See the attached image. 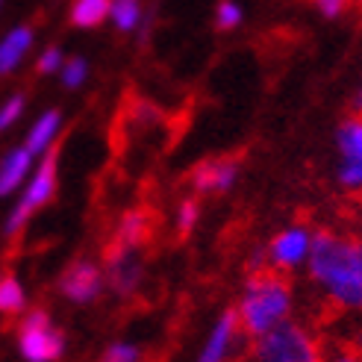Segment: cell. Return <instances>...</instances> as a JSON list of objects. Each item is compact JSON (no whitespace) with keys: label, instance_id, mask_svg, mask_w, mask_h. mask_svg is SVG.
I'll use <instances>...</instances> for the list:
<instances>
[{"label":"cell","instance_id":"6da1fadb","mask_svg":"<svg viewBox=\"0 0 362 362\" xmlns=\"http://www.w3.org/2000/svg\"><path fill=\"white\" fill-rule=\"evenodd\" d=\"M306 274L341 313H362V236L315 230Z\"/></svg>","mask_w":362,"mask_h":362},{"label":"cell","instance_id":"7a4b0ae2","mask_svg":"<svg viewBox=\"0 0 362 362\" xmlns=\"http://www.w3.org/2000/svg\"><path fill=\"white\" fill-rule=\"evenodd\" d=\"M239 315L242 333L247 339H259L268 330H274L277 324L288 321L295 313V288L292 280L280 271H250V277L242 286L239 303L233 306Z\"/></svg>","mask_w":362,"mask_h":362},{"label":"cell","instance_id":"3957f363","mask_svg":"<svg viewBox=\"0 0 362 362\" xmlns=\"http://www.w3.org/2000/svg\"><path fill=\"white\" fill-rule=\"evenodd\" d=\"M253 362H324V348L306 324L288 318L259 339H250Z\"/></svg>","mask_w":362,"mask_h":362},{"label":"cell","instance_id":"277c9868","mask_svg":"<svg viewBox=\"0 0 362 362\" xmlns=\"http://www.w3.org/2000/svg\"><path fill=\"white\" fill-rule=\"evenodd\" d=\"M336 148V183L341 192H362V115L351 112L339 121L333 133Z\"/></svg>","mask_w":362,"mask_h":362},{"label":"cell","instance_id":"5b68a950","mask_svg":"<svg viewBox=\"0 0 362 362\" xmlns=\"http://www.w3.org/2000/svg\"><path fill=\"white\" fill-rule=\"evenodd\" d=\"M18 351L27 362H59L65 354V336L50 321L47 310H30L18 327Z\"/></svg>","mask_w":362,"mask_h":362},{"label":"cell","instance_id":"8992f818","mask_svg":"<svg viewBox=\"0 0 362 362\" xmlns=\"http://www.w3.org/2000/svg\"><path fill=\"white\" fill-rule=\"evenodd\" d=\"M53 194H57V151H47V156L42 159V165L35 168L30 186L24 192V197L15 204V209L9 212V218L4 224V233L6 236H15V233H21L24 224L33 218L35 212L42 206H47L53 201Z\"/></svg>","mask_w":362,"mask_h":362},{"label":"cell","instance_id":"52a82bcc","mask_svg":"<svg viewBox=\"0 0 362 362\" xmlns=\"http://www.w3.org/2000/svg\"><path fill=\"white\" fill-rule=\"evenodd\" d=\"M313 242H315V230L306 224H288L280 233L271 236V242L265 245V262L271 271H280V274H292L300 271L310 262L313 253Z\"/></svg>","mask_w":362,"mask_h":362},{"label":"cell","instance_id":"ba28073f","mask_svg":"<svg viewBox=\"0 0 362 362\" xmlns=\"http://www.w3.org/2000/svg\"><path fill=\"white\" fill-rule=\"evenodd\" d=\"M242 339H247V336L242 333L236 310H224L218 318H215L204 348L197 354V362H233L236 351L242 348Z\"/></svg>","mask_w":362,"mask_h":362},{"label":"cell","instance_id":"9c48e42d","mask_svg":"<svg viewBox=\"0 0 362 362\" xmlns=\"http://www.w3.org/2000/svg\"><path fill=\"white\" fill-rule=\"evenodd\" d=\"M106 283L118 298H130L139 292L144 265L139 257V247H110L106 253Z\"/></svg>","mask_w":362,"mask_h":362},{"label":"cell","instance_id":"30bf717a","mask_svg":"<svg viewBox=\"0 0 362 362\" xmlns=\"http://www.w3.org/2000/svg\"><path fill=\"white\" fill-rule=\"evenodd\" d=\"M103 286H106L103 271L95 262H88V259L71 262L62 271V277H59V292L71 303H92V300H98L100 292H103Z\"/></svg>","mask_w":362,"mask_h":362},{"label":"cell","instance_id":"8fae6325","mask_svg":"<svg viewBox=\"0 0 362 362\" xmlns=\"http://www.w3.org/2000/svg\"><path fill=\"white\" fill-rule=\"evenodd\" d=\"M239 174L242 165L236 156H212L192 171V189L201 194H224L236 186Z\"/></svg>","mask_w":362,"mask_h":362},{"label":"cell","instance_id":"7c38bea8","mask_svg":"<svg viewBox=\"0 0 362 362\" xmlns=\"http://www.w3.org/2000/svg\"><path fill=\"white\" fill-rule=\"evenodd\" d=\"M33 27L21 24V27H12L4 39H0V77L12 74V71L21 65V59L27 57V50L33 47Z\"/></svg>","mask_w":362,"mask_h":362},{"label":"cell","instance_id":"4fadbf2b","mask_svg":"<svg viewBox=\"0 0 362 362\" xmlns=\"http://www.w3.org/2000/svg\"><path fill=\"white\" fill-rule=\"evenodd\" d=\"M30 165H33V153L27 148H15L0 159V197L12 194L24 183L30 174Z\"/></svg>","mask_w":362,"mask_h":362},{"label":"cell","instance_id":"5bb4252c","mask_svg":"<svg viewBox=\"0 0 362 362\" xmlns=\"http://www.w3.org/2000/svg\"><path fill=\"white\" fill-rule=\"evenodd\" d=\"M59 127H62V115L57 110H47L39 121L33 124V130L27 136V151L33 156L47 153L53 148V141H57V136H59Z\"/></svg>","mask_w":362,"mask_h":362},{"label":"cell","instance_id":"9a60e30c","mask_svg":"<svg viewBox=\"0 0 362 362\" xmlns=\"http://www.w3.org/2000/svg\"><path fill=\"white\" fill-rule=\"evenodd\" d=\"M110 6H112V0H74V6H71V24L80 30L100 27L110 18Z\"/></svg>","mask_w":362,"mask_h":362},{"label":"cell","instance_id":"2e32d148","mask_svg":"<svg viewBox=\"0 0 362 362\" xmlns=\"http://www.w3.org/2000/svg\"><path fill=\"white\" fill-rule=\"evenodd\" d=\"M144 236H148V218H144V212H127L115 230L112 247H141Z\"/></svg>","mask_w":362,"mask_h":362},{"label":"cell","instance_id":"e0dca14e","mask_svg":"<svg viewBox=\"0 0 362 362\" xmlns=\"http://www.w3.org/2000/svg\"><path fill=\"white\" fill-rule=\"evenodd\" d=\"M27 306L24 286L15 277H0V315H21Z\"/></svg>","mask_w":362,"mask_h":362},{"label":"cell","instance_id":"ac0fdd59","mask_svg":"<svg viewBox=\"0 0 362 362\" xmlns=\"http://www.w3.org/2000/svg\"><path fill=\"white\" fill-rule=\"evenodd\" d=\"M110 18L115 21V27L121 33H130L141 21V4H139V0H112Z\"/></svg>","mask_w":362,"mask_h":362},{"label":"cell","instance_id":"d6986e66","mask_svg":"<svg viewBox=\"0 0 362 362\" xmlns=\"http://www.w3.org/2000/svg\"><path fill=\"white\" fill-rule=\"evenodd\" d=\"M245 21V9L239 0H221L218 6H215V27L221 33H230V30H239Z\"/></svg>","mask_w":362,"mask_h":362},{"label":"cell","instance_id":"ffe728a7","mask_svg":"<svg viewBox=\"0 0 362 362\" xmlns=\"http://www.w3.org/2000/svg\"><path fill=\"white\" fill-rule=\"evenodd\" d=\"M197 218H201V204H197L194 197H186V201L180 204V209H177V233H180V239H186L189 233L197 227Z\"/></svg>","mask_w":362,"mask_h":362},{"label":"cell","instance_id":"44dd1931","mask_svg":"<svg viewBox=\"0 0 362 362\" xmlns=\"http://www.w3.org/2000/svg\"><path fill=\"white\" fill-rule=\"evenodd\" d=\"M62 86L65 88H80L88 77V62L83 57H71L68 62H62Z\"/></svg>","mask_w":362,"mask_h":362},{"label":"cell","instance_id":"7402d4cb","mask_svg":"<svg viewBox=\"0 0 362 362\" xmlns=\"http://www.w3.org/2000/svg\"><path fill=\"white\" fill-rule=\"evenodd\" d=\"M139 359H141V354L130 341H115V345H110L100 356V362H139Z\"/></svg>","mask_w":362,"mask_h":362},{"label":"cell","instance_id":"603a6c76","mask_svg":"<svg viewBox=\"0 0 362 362\" xmlns=\"http://www.w3.org/2000/svg\"><path fill=\"white\" fill-rule=\"evenodd\" d=\"M24 106H27L24 95H12V98H9L4 106H0V130H6V127H12L18 118H21Z\"/></svg>","mask_w":362,"mask_h":362},{"label":"cell","instance_id":"cb8c5ba5","mask_svg":"<svg viewBox=\"0 0 362 362\" xmlns=\"http://www.w3.org/2000/svg\"><path fill=\"white\" fill-rule=\"evenodd\" d=\"M313 4H315V9H318L321 18H327V21H336V18H341V15L351 9L354 0H313Z\"/></svg>","mask_w":362,"mask_h":362},{"label":"cell","instance_id":"d4e9b609","mask_svg":"<svg viewBox=\"0 0 362 362\" xmlns=\"http://www.w3.org/2000/svg\"><path fill=\"white\" fill-rule=\"evenodd\" d=\"M59 68H62V50L59 47H47L39 57V65H35L39 74H53V71H59Z\"/></svg>","mask_w":362,"mask_h":362},{"label":"cell","instance_id":"484cf974","mask_svg":"<svg viewBox=\"0 0 362 362\" xmlns=\"http://www.w3.org/2000/svg\"><path fill=\"white\" fill-rule=\"evenodd\" d=\"M324 362H362V354H356L354 348H341L333 354H324Z\"/></svg>","mask_w":362,"mask_h":362},{"label":"cell","instance_id":"4316f807","mask_svg":"<svg viewBox=\"0 0 362 362\" xmlns=\"http://www.w3.org/2000/svg\"><path fill=\"white\" fill-rule=\"evenodd\" d=\"M351 112H356V115H362V86L354 92V98H351Z\"/></svg>","mask_w":362,"mask_h":362},{"label":"cell","instance_id":"83f0119b","mask_svg":"<svg viewBox=\"0 0 362 362\" xmlns=\"http://www.w3.org/2000/svg\"><path fill=\"white\" fill-rule=\"evenodd\" d=\"M354 4H356V6H359V9H362V0H354Z\"/></svg>","mask_w":362,"mask_h":362},{"label":"cell","instance_id":"f1b7e54d","mask_svg":"<svg viewBox=\"0 0 362 362\" xmlns=\"http://www.w3.org/2000/svg\"><path fill=\"white\" fill-rule=\"evenodd\" d=\"M359 224H362V215H359Z\"/></svg>","mask_w":362,"mask_h":362},{"label":"cell","instance_id":"f546056e","mask_svg":"<svg viewBox=\"0 0 362 362\" xmlns=\"http://www.w3.org/2000/svg\"><path fill=\"white\" fill-rule=\"evenodd\" d=\"M0 6H4V0H0Z\"/></svg>","mask_w":362,"mask_h":362},{"label":"cell","instance_id":"4dcf8cb0","mask_svg":"<svg viewBox=\"0 0 362 362\" xmlns=\"http://www.w3.org/2000/svg\"><path fill=\"white\" fill-rule=\"evenodd\" d=\"M359 86H362V83H359Z\"/></svg>","mask_w":362,"mask_h":362}]
</instances>
